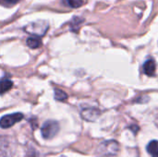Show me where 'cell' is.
I'll use <instances>...</instances> for the list:
<instances>
[{"mask_svg":"<svg viewBox=\"0 0 158 157\" xmlns=\"http://www.w3.org/2000/svg\"><path fill=\"white\" fill-rule=\"evenodd\" d=\"M48 23L46 21H44V20H38V21H35V22H31L30 24H28L24 30L26 32L30 33V34H32V35H35V36H38V37H41V36H44L47 30H48Z\"/></svg>","mask_w":158,"mask_h":157,"instance_id":"cell-1","label":"cell"},{"mask_svg":"<svg viewBox=\"0 0 158 157\" xmlns=\"http://www.w3.org/2000/svg\"><path fill=\"white\" fill-rule=\"evenodd\" d=\"M58 131H59V124L57 121L55 120L45 121L41 128L42 136L45 140L53 139L58 133Z\"/></svg>","mask_w":158,"mask_h":157,"instance_id":"cell-2","label":"cell"},{"mask_svg":"<svg viewBox=\"0 0 158 157\" xmlns=\"http://www.w3.org/2000/svg\"><path fill=\"white\" fill-rule=\"evenodd\" d=\"M23 118L24 116L21 113H13L9 115H6L0 118V127L2 129L11 128L13 125L19 122Z\"/></svg>","mask_w":158,"mask_h":157,"instance_id":"cell-3","label":"cell"},{"mask_svg":"<svg viewBox=\"0 0 158 157\" xmlns=\"http://www.w3.org/2000/svg\"><path fill=\"white\" fill-rule=\"evenodd\" d=\"M98 150L106 155H116L118 153L119 145L116 141H106L99 146Z\"/></svg>","mask_w":158,"mask_h":157,"instance_id":"cell-4","label":"cell"},{"mask_svg":"<svg viewBox=\"0 0 158 157\" xmlns=\"http://www.w3.org/2000/svg\"><path fill=\"white\" fill-rule=\"evenodd\" d=\"M101 115V111L95 107H87V108H84L82 109L81 113V118L86 120V121H90V122H93V121H95Z\"/></svg>","mask_w":158,"mask_h":157,"instance_id":"cell-5","label":"cell"},{"mask_svg":"<svg viewBox=\"0 0 158 157\" xmlns=\"http://www.w3.org/2000/svg\"><path fill=\"white\" fill-rule=\"evenodd\" d=\"M156 69V64L154 59H148L143 64V72L147 76H154Z\"/></svg>","mask_w":158,"mask_h":157,"instance_id":"cell-6","label":"cell"},{"mask_svg":"<svg viewBox=\"0 0 158 157\" xmlns=\"http://www.w3.org/2000/svg\"><path fill=\"white\" fill-rule=\"evenodd\" d=\"M12 87H13V82L9 79L4 78L0 80V95H3L6 93H7Z\"/></svg>","mask_w":158,"mask_h":157,"instance_id":"cell-7","label":"cell"},{"mask_svg":"<svg viewBox=\"0 0 158 157\" xmlns=\"http://www.w3.org/2000/svg\"><path fill=\"white\" fill-rule=\"evenodd\" d=\"M147 152L152 157H158V141H152L147 145Z\"/></svg>","mask_w":158,"mask_h":157,"instance_id":"cell-8","label":"cell"},{"mask_svg":"<svg viewBox=\"0 0 158 157\" xmlns=\"http://www.w3.org/2000/svg\"><path fill=\"white\" fill-rule=\"evenodd\" d=\"M26 43L27 45L30 47V48H32V49H36L38 47L41 46L42 44V41L40 38L38 37H29L26 41Z\"/></svg>","mask_w":158,"mask_h":157,"instance_id":"cell-9","label":"cell"},{"mask_svg":"<svg viewBox=\"0 0 158 157\" xmlns=\"http://www.w3.org/2000/svg\"><path fill=\"white\" fill-rule=\"evenodd\" d=\"M55 99L57 101L63 102L68 99V94L60 89H56L55 90Z\"/></svg>","mask_w":158,"mask_h":157,"instance_id":"cell-10","label":"cell"},{"mask_svg":"<svg viewBox=\"0 0 158 157\" xmlns=\"http://www.w3.org/2000/svg\"><path fill=\"white\" fill-rule=\"evenodd\" d=\"M68 3V6H69L70 7L73 8H78L80 6H81L84 3L83 0H66Z\"/></svg>","mask_w":158,"mask_h":157,"instance_id":"cell-11","label":"cell"},{"mask_svg":"<svg viewBox=\"0 0 158 157\" xmlns=\"http://www.w3.org/2000/svg\"><path fill=\"white\" fill-rule=\"evenodd\" d=\"M83 20H82V19H80V18H74L73 19V20H72V24H71V30L74 31H77V26H79L81 22H82Z\"/></svg>","mask_w":158,"mask_h":157,"instance_id":"cell-12","label":"cell"},{"mask_svg":"<svg viewBox=\"0 0 158 157\" xmlns=\"http://www.w3.org/2000/svg\"><path fill=\"white\" fill-rule=\"evenodd\" d=\"M6 3H7V4H16V3H18L19 0H4Z\"/></svg>","mask_w":158,"mask_h":157,"instance_id":"cell-13","label":"cell"},{"mask_svg":"<svg viewBox=\"0 0 158 157\" xmlns=\"http://www.w3.org/2000/svg\"><path fill=\"white\" fill-rule=\"evenodd\" d=\"M133 127H134V128H132V126H131V127H130V129H131V130H133V132L136 133V132L139 130V128H138V126H133Z\"/></svg>","mask_w":158,"mask_h":157,"instance_id":"cell-14","label":"cell"}]
</instances>
